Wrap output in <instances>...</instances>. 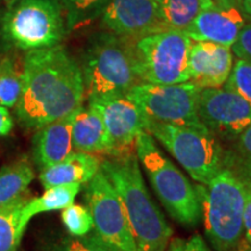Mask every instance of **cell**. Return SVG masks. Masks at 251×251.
I'll list each match as a JSON object with an SVG mask.
<instances>
[{"mask_svg": "<svg viewBox=\"0 0 251 251\" xmlns=\"http://www.w3.org/2000/svg\"><path fill=\"white\" fill-rule=\"evenodd\" d=\"M85 100L79 63L61 45L27 51L23 92L15 105L18 120L28 129H40L83 106Z\"/></svg>", "mask_w": 251, "mask_h": 251, "instance_id": "cell-1", "label": "cell"}, {"mask_svg": "<svg viewBox=\"0 0 251 251\" xmlns=\"http://www.w3.org/2000/svg\"><path fill=\"white\" fill-rule=\"evenodd\" d=\"M100 170L124 206L137 251H165L172 229L146 186L136 153L107 156Z\"/></svg>", "mask_w": 251, "mask_h": 251, "instance_id": "cell-2", "label": "cell"}, {"mask_svg": "<svg viewBox=\"0 0 251 251\" xmlns=\"http://www.w3.org/2000/svg\"><path fill=\"white\" fill-rule=\"evenodd\" d=\"M135 41L108 30L94 33L81 52L80 71L85 98L126 96L142 84L137 70Z\"/></svg>", "mask_w": 251, "mask_h": 251, "instance_id": "cell-3", "label": "cell"}, {"mask_svg": "<svg viewBox=\"0 0 251 251\" xmlns=\"http://www.w3.org/2000/svg\"><path fill=\"white\" fill-rule=\"evenodd\" d=\"M135 153L153 192L178 224L194 228L202 220V188H196L166 157L148 131L136 137Z\"/></svg>", "mask_w": 251, "mask_h": 251, "instance_id": "cell-4", "label": "cell"}, {"mask_svg": "<svg viewBox=\"0 0 251 251\" xmlns=\"http://www.w3.org/2000/svg\"><path fill=\"white\" fill-rule=\"evenodd\" d=\"M248 190L224 168L202 188L205 233L215 251H231L243 240V215Z\"/></svg>", "mask_w": 251, "mask_h": 251, "instance_id": "cell-5", "label": "cell"}, {"mask_svg": "<svg viewBox=\"0 0 251 251\" xmlns=\"http://www.w3.org/2000/svg\"><path fill=\"white\" fill-rule=\"evenodd\" d=\"M67 34L57 0H12L1 19L2 39L25 51L61 45Z\"/></svg>", "mask_w": 251, "mask_h": 251, "instance_id": "cell-6", "label": "cell"}, {"mask_svg": "<svg viewBox=\"0 0 251 251\" xmlns=\"http://www.w3.org/2000/svg\"><path fill=\"white\" fill-rule=\"evenodd\" d=\"M146 131L203 186L224 169L225 147L207 128L161 124L147 119Z\"/></svg>", "mask_w": 251, "mask_h": 251, "instance_id": "cell-7", "label": "cell"}, {"mask_svg": "<svg viewBox=\"0 0 251 251\" xmlns=\"http://www.w3.org/2000/svg\"><path fill=\"white\" fill-rule=\"evenodd\" d=\"M192 40L184 30L164 29L135 41L142 83L172 85L190 81L188 55Z\"/></svg>", "mask_w": 251, "mask_h": 251, "instance_id": "cell-8", "label": "cell"}, {"mask_svg": "<svg viewBox=\"0 0 251 251\" xmlns=\"http://www.w3.org/2000/svg\"><path fill=\"white\" fill-rule=\"evenodd\" d=\"M200 89L191 81L172 85L142 83L126 96L149 120L161 124L206 128L197 113Z\"/></svg>", "mask_w": 251, "mask_h": 251, "instance_id": "cell-9", "label": "cell"}, {"mask_svg": "<svg viewBox=\"0 0 251 251\" xmlns=\"http://www.w3.org/2000/svg\"><path fill=\"white\" fill-rule=\"evenodd\" d=\"M84 196L94 237L109 251H137L120 198L101 170L86 183Z\"/></svg>", "mask_w": 251, "mask_h": 251, "instance_id": "cell-10", "label": "cell"}, {"mask_svg": "<svg viewBox=\"0 0 251 251\" xmlns=\"http://www.w3.org/2000/svg\"><path fill=\"white\" fill-rule=\"evenodd\" d=\"M197 113L201 124L221 142H230L251 126L250 103L224 86L200 89Z\"/></svg>", "mask_w": 251, "mask_h": 251, "instance_id": "cell-11", "label": "cell"}, {"mask_svg": "<svg viewBox=\"0 0 251 251\" xmlns=\"http://www.w3.org/2000/svg\"><path fill=\"white\" fill-rule=\"evenodd\" d=\"M87 103L101 115L107 131L108 156L135 152L136 137L146 130L147 117L127 96L87 98ZM107 157V156H106Z\"/></svg>", "mask_w": 251, "mask_h": 251, "instance_id": "cell-12", "label": "cell"}, {"mask_svg": "<svg viewBox=\"0 0 251 251\" xmlns=\"http://www.w3.org/2000/svg\"><path fill=\"white\" fill-rule=\"evenodd\" d=\"M100 23L103 30L134 41L166 29L155 0H111Z\"/></svg>", "mask_w": 251, "mask_h": 251, "instance_id": "cell-13", "label": "cell"}, {"mask_svg": "<svg viewBox=\"0 0 251 251\" xmlns=\"http://www.w3.org/2000/svg\"><path fill=\"white\" fill-rule=\"evenodd\" d=\"M247 24L240 6L213 4L200 12L184 31L192 41L231 48Z\"/></svg>", "mask_w": 251, "mask_h": 251, "instance_id": "cell-14", "label": "cell"}, {"mask_svg": "<svg viewBox=\"0 0 251 251\" xmlns=\"http://www.w3.org/2000/svg\"><path fill=\"white\" fill-rule=\"evenodd\" d=\"M234 65L230 47L192 41L188 55L190 81L199 89L222 87Z\"/></svg>", "mask_w": 251, "mask_h": 251, "instance_id": "cell-15", "label": "cell"}, {"mask_svg": "<svg viewBox=\"0 0 251 251\" xmlns=\"http://www.w3.org/2000/svg\"><path fill=\"white\" fill-rule=\"evenodd\" d=\"M74 113L37 129L33 140V157L41 171L74 152L71 134Z\"/></svg>", "mask_w": 251, "mask_h": 251, "instance_id": "cell-16", "label": "cell"}, {"mask_svg": "<svg viewBox=\"0 0 251 251\" xmlns=\"http://www.w3.org/2000/svg\"><path fill=\"white\" fill-rule=\"evenodd\" d=\"M102 159L92 153L74 151L57 164L41 171L40 181L45 190L70 184H86L98 174Z\"/></svg>", "mask_w": 251, "mask_h": 251, "instance_id": "cell-17", "label": "cell"}, {"mask_svg": "<svg viewBox=\"0 0 251 251\" xmlns=\"http://www.w3.org/2000/svg\"><path fill=\"white\" fill-rule=\"evenodd\" d=\"M71 134L76 151L108 156L109 143L105 124L99 112L89 103L74 113Z\"/></svg>", "mask_w": 251, "mask_h": 251, "instance_id": "cell-18", "label": "cell"}, {"mask_svg": "<svg viewBox=\"0 0 251 251\" xmlns=\"http://www.w3.org/2000/svg\"><path fill=\"white\" fill-rule=\"evenodd\" d=\"M81 188L80 184L61 185L47 188L46 192L39 198L28 200L21 211L20 225L24 230H26L27 225L34 216L45 212L58 211L64 209L74 203L75 198L79 193Z\"/></svg>", "mask_w": 251, "mask_h": 251, "instance_id": "cell-19", "label": "cell"}, {"mask_svg": "<svg viewBox=\"0 0 251 251\" xmlns=\"http://www.w3.org/2000/svg\"><path fill=\"white\" fill-rule=\"evenodd\" d=\"M35 178L27 159L15 161L0 169V208L18 201Z\"/></svg>", "mask_w": 251, "mask_h": 251, "instance_id": "cell-20", "label": "cell"}, {"mask_svg": "<svg viewBox=\"0 0 251 251\" xmlns=\"http://www.w3.org/2000/svg\"><path fill=\"white\" fill-rule=\"evenodd\" d=\"M166 29L185 30L200 12L212 6V0H155Z\"/></svg>", "mask_w": 251, "mask_h": 251, "instance_id": "cell-21", "label": "cell"}, {"mask_svg": "<svg viewBox=\"0 0 251 251\" xmlns=\"http://www.w3.org/2000/svg\"><path fill=\"white\" fill-rule=\"evenodd\" d=\"M224 168L251 188V126L225 147Z\"/></svg>", "mask_w": 251, "mask_h": 251, "instance_id": "cell-22", "label": "cell"}, {"mask_svg": "<svg viewBox=\"0 0 251 251\" xmlns=\"http://www.w3.org/2000/svg\"><path fill=\"white\" fill-rule=\"evenodd\" d=\"M68 33L86 27L101 17L111 0H57Z\"/></svg>", "mask_w": 251, "mask_h": 251, "instance_id": "cell-23", "label": "cell"}, {"mask_svg": "<svg viewBox=\"0 0 251 251\" xmlns=\"http://www.w3.org/2000/svg\"><path fill=\"white\" fill-rule=\"evenodd\" d=\"M27 201V198L23 197L0 208V251H15L20 244L25 233L20 225V216Z\"/></svg>", "mask_w": 251, "mask_h": 251, "instance_id": "cell-24", "label": "cell"}, {"mask_svg": "<svg viewBox=\"0 0 251 251\" xmlns=\"http://www.w3.org/2000/svg\"><path fill=\"white\" fill-rule=\"evenodd\" d=\"M23 92V71L11 59L0 63V106L14 107Z\"/></svg>", "mask_w": 251, "mask_h": 251, "instance_id": "cell-25", "label": "cell"}, {"mask_svg": "<svg viewBox=\"0 0 251 251\" xmlns=\"http://www.w3.org/2000/svg\"><path fill=\"white\" fill-rule=\"evenodd\" d=\"M62 221L72 237H83L93 229L92 215L87 207L81 205L68 206L62 209Z\"/></svg>", "mask_w": 251, "mask_h": 251, "instance_id": "cell-26", "label": "cell"}, {"mask_svg": "<svg viewBox=\"0 0 251 251\" xmlns=\"http://www.w3.org/2000/svg\"><path fill=\"white\" fill-rule=\"evenodd\" d=\"M225 89L233 91L251 105V62L243 58L234 59V65Z\"/></svg>", "mask_w": 251, "mask_h": 251, "instance_id": "cell-27", "label": "cell"}, {"mask_svg": "<svg viewBox=\"0 0 251 251\" xmlns=\"http://www.w3.org/2000/svg\"><path fill=\"white\" fill-rule=\"evenodd\" d=\"M56 251H109L101 243L92 236L70 237L64 240L57 247Z\"/></svg>", "mask_w": 251, "mask_h": 251, "instance_id": "cell-28", "label": "cell"}, {"mask_svg": "<svg viewBox=\"0 0 251 251\" xmlns=\"http://www.w3.org/2000/svg\"><path fill=\"white\" fill-rule=\"evenodd\" d=\"M165 251H212L200 235L188 238H175L170 241Z\"/></svg>", "mask_w": 251, "mask_h": 251, "instance_id": "cell-29", "label": "cell"}, {"mask_svg": "<svg viewBox=\"0 0 251 251\" xmlns=\"http://www.w3.org/2000/svg\"><path fill=\"white\" fill-rule=\"evenodd\" d=\"M235 57L251 62V23H248L241 31L235 45L231 47Z\"/></svg>", "mask_w": 251, "mask_h": 251, "instance_id": "cell-30", "label": "cell"}, {"mask_svg": "<svg viewBox=\"0 0 251 251\" xmlns=\"http://www.w3.org/2000/svg\"><path fill=\"white\" fill-rule=\"evenodd\" d=\"M243 240L251 244V188L248 190L246 209L243 215Z\"/></svg>", "mask_w": 251, "mask_h": 251, "instance_id": "cell-31", "label": "cell"}, {"mask_svg": "<svg viewBox=\"0 0 251 251\" xmlns=\"http://www.w3.org/2000/svg\"><path fill=\"white\" fill-rule=\"evenodd\" d=\"M13 119L7 111V108L0 106V136H5L13 129Z\"/></svg>", "mask_w": 251, "mask_h": 251, "instance_id": "cell-32", "label": "cell"}, {"mask_svg": "<svg viewBox=\"0 0 251 251\" xmlns=\"http://www.w3.org/2000/svg\"><path fill=\"white\" fill-rule=\"evenodd\" d=\"M241 9L248 23H251V0H241Z\"/></svg>", "mask_w": 251, "mask_h": 251, "instance_id": "cell-33", "label": "cell"}, {"mask_svg": "<svg viewBox=\"0 0 251 251\" xmlns=\"http://www.w3.org/2000/svg\"><path fill=\"white\" fill-rule=\"evenodd\" d=\"M231 251H251V244L246 240H242Z\"/></svg>", "mask_w": 251, "mask_h": 251, "instance_id": "cell-34", "label": "cell"}, {"mask_svg": "<svg viewBox=\"0 0 251 251\" xmlns=\"http://www.w3.org/2000/svg\"><path fill=\"white\" fill-rule=\"evenodd\" d=\"M212 1L216 5H233L241 7V0H212Z\"/></svg>", "mask_w": 251, "mask_h": 251, "instance_id": "cell-35", "label": "cell"}, {"mask_svg": "<svg viewBox=\"0 0 251 251\" xmlns=\"http://www.w3.org/2000/svg\"><path fill=\"white\" fill-rule=\"evenodd\" d=\"M2 1H6V2H9V1H12V0H2Z\"/></svg>", "mask_w": 251, "mask_h": 251, "instance_id": "cell-36", "label": "cell"}]
</instances>
